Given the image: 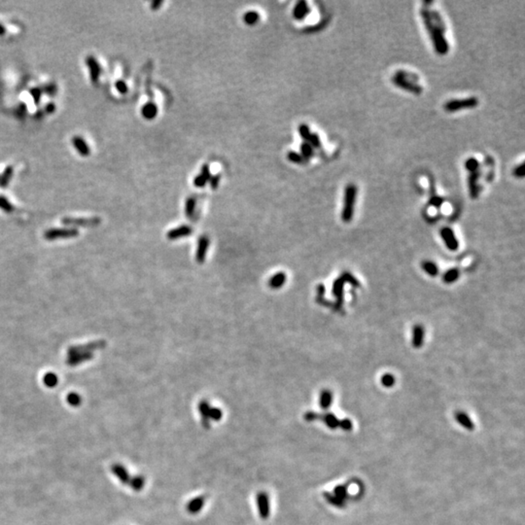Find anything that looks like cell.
Masks as SVG:
<instances>
[{"instance_id": "cell-1", "label": "cell", "mask_w": 525, "mask_h": 525, "mask_svg": "<svg viewBox=\"0 0 525 525\" xmlns=\"http://www.w3.org/2000/svg\"><path fill=\"white\" fill-rule=\"evenodd\" d=\"M420 16L433 42L436 53L440 56L446 55L449 51V45L444 36L445 24L441 15L435 10H429L427 7H423L420 10Z\"/></svg>"}, {"instance_id": "cell-2", "label": "cell", "mask_w": 525, "mask_h": 525, "mask_svg": "<svg viewBox=\"0 0 525 525\" xmlns=\"http://www.w3.org/2000/svg\"><path fill=\"white\" fill-rule=\"evenodd\" d=\"M358 195V188L354 184H348L344 189L343 205L341 210V220L344 223H349L353 219L356 200Z\"/></svg>"}, {"instance_id": "cell-3", "label": "cell", "mask_w": 525, "mask_h": 525, "mask_svg": "<svg viewBox=\"0 0 525 525\" xmlns=\"http://www.w3.org/2000/svg\"><path fill=\"white\" fill-rule=\"evenodd\" d=\"M417 80H418V77H416L415 75H413L411 73L402 71V70L396 72V74L392 78V82L397 87H399V88H401V89H403L405 91L411 92V93H413L415 95H420V93L422 92V88L420 87V85H418L416 83Z\"/></svg>"}, {"instance_id": "cell-4", "label": "cell", "mask_w": 525, "mask_h": 525, "mask_svg": "<svg viewBox=\"0 0 525 525\" xmlns=\"http://www.w3.org/2000/svg\"><path fill=\"white\" fill-rule=\"evenodd\" d=\"M479 105V100L476 97H470L461 100H452L443 105V109L448 113H454L465 109H472Z\"/></svg>"}, {"instance_id": "cell-5", "label": "cell", "mask_w": 525, "mask_h": 525, "mask_svg": "<svg viewBox=\"0 0 525 525\" xmlns=\"http://www.w3.org/2000/svg\"><path fill=\"white\" fill-rule=\"evenodd\" d=\"M441 237L446 246V248L450 251H456L459 248V241L455 235L454 231L449 227H443L440 231Z\"/></svg>"}, {"instance_id": "cell-6", "label": "cell", "mask_w": 525, "mask_h": 525, "mask_svg": "<svg viewBox=\"0 0 525 525\" xmlns=\"http://www.w3.org/2000/svg\"><path fill=\"white\" fill-rule=\"evenodd\" d=\"M63 224L66 226H75V227H97L101 224L102 220L99 217L94 218H64L63 219Z\"/></svg>"}, {"instance_id": "cell-7", "label": "cell", "mask_w": 525, "mask_h": 525, "mask_svg": "<svg viewBox=\"0 0 525 525\" xmlns=\"http://www.w3.org/2000/svg\"><path fill=\"white\" fill-rule=\"evenodd\" d=\"M78 235L76 229H52L45 232L44 236L48 240H55L58 238H69Z\"/></svg>"}, {"instance_id": "cell-8", "label": "cell", "mask_w": 525, "mask_h": 525, "mask_svg": "<svg viewBox=\"0 0 525 525\" xmlns=\"http://www.w3.org/2000/svg\"><path fill=\"white\" fill-rule=\"evenodd\" d=\"M257 508L259 516L263 520H267L271 514V502L269 495L262 491L257 494Z\"/></svg>"}, {"instance_id": "cell-9", "label": "cell", "mask_w": 525, "mask_h": 525, "mask_svg": "<svg viewBox=\"0 0 525 525\" xmlns=\"http://www.w3.org/2000/svg\"><path fill=\"white\" fill-rule=\"evenodd\" d=\"M344 281L338 277L336 278L333 283V295L336 298V302L334 304V309L336 311H339L343 305V288H344Z\"/></svg>"}, {"instance_id": "cell-10", "label": "cell", "mask_w": 525, "mask_h": 525, "mask_svg": "<svg viewBox=\"0 0 525 525\" xmlns=\"http://www.w3.org/2000/svg\"><path fill=\"white\" fill-rule=\"evenodd\" d=\"M106 345L105 341H95L88 343L87 345H78V346H72L68 349V355H74V354H81V353H89L94 350H97L99 348H103Z\"/></svg>"}, {"instance_id": "cell-11", "label": "cell", "mask_w": 525, "mask_h": 525, "mask_svg": "<svg viewBox=\"0 0 525 525\" xmlns=\"http://www.w3.org/2000/svg\"><path fill=\"white\" fill-rule=\"evenodd\" d=\"M86 63H87V66L89 67L92 83L93 84H98L99 81H100L101 73H102V68H101L100 63H98V61L93 56H89L86 59Z\"/></svg>"}, {"instance_id": "cell-12", "label": "cell", "mask_w": 525, "mask_h": 525, "mask_svg": "<svg viewBox=\"0 0 525 525\" xmlns=\"http://www.w3.org/2000/svg\"><path fill=\"white\" fill-rule=\"evenodd\" d=\"M210 238L206 235L204 236H201L200 239H199V242H198V249H197V253H196V259H197V262L199 263H204L206 258H207V254H208V250H209V247H210Z\"/></svg>"}, {"instance_id": "cell-13", "label": "cell", "mask_w": 525, "mask_h": 525, "mask_svg": "<svg viewBox=\"0 0 525 525\" xmlns=\"http://www.w3.org/2000/svg\"><path fill=\"white\" fill-rule=\"evenodd\" d=\"M192 232H193V229L191 227H189L187 225H183V226H180L178 228L170 230L168 232L167 236H168V239L174 240V239H177V238L188 236V235L192 234Z\"/></svg>"}, {"instance_id": "cell-14", "label": "cell", "mask_w": 525, "mask_h": 525, "mask_svg": "<svg viewBox=\"0 0 525 525\" xmlns=\"http://www.w3.org/2000/svg\"><path fill=\"white\" fill-rule=\"evenodd\" d=\"M425 339V329L422 325L417 324L414 326L413 329V336H412V344L415 348H420Z\"/></svg>"}, {"instance_id": "cell-15", "label": "cell", "mask_w": 525, "mask_h": 525, "mask_svg": "<svg viewBox=\"0 0 525 525\" xmlns=\"http://www.w3.org/2000/svg\"><path fill=\"white\" fill-rule=\"evenodd\" d=\"M112 473L115 475V477L123 483V484H128L130 481V476L126 469L121 465V464H114L111 467Z\"/></svg>"}, {"instance_id": "cell-16", "label": "cell", "mask_w": 525, "mask_h": 525, "mask_svg": "<svg viewBox=\"0 0 525 525\" xmlns=\"http://www.w3.org/2000/svg\"><path fill=\"white\" fill-rule=\"evenodd\" d=\"M211 178L210 174V168L209 165H204L201 170V173L197 175L194 179V185L197 188H204L208 182H210Z\"/></svg>"}, {"instance_id": "cell-17", "label": "cell", "mask_w": 525, "mask_h": 525, "mask_svg": "<svg viewBox=\"0 0 525 525\" xmlns=\"http://www.w3.org/2000/svg\"><path fill=\"white\" fill-rule=\"evenodd\" d=\"M479 177H480V171L472 172L469 175L468 186H469L470 197L472 199H477L479 197V194H480V187H479V184H478Z\"/></svg>"}, {"instance_id": "cell-18", "label": "cell", "mask_w": 525, "mask_h": 525, "mask_svg": "<svg viewBox=\"0 0 525 525\" xmlns=\"http://www.w3.org/2000/svg\"><path fill=\"white\" fill-rule=\"evenodd\" d=\"M72 145L82 157H88L91 154L90 147L88 146L84 138H82L81 136H74L72 138Z\"/></svg>"}, {"instance_id": "cell-19", "label": "cell", "mask_w": 525, "mask_h": 525, "mask_svg": "<svg viewBox=\"0 0 525 525\" xmlns=\"http://www.w3.org/2000/svg\"><path fill=\"white\" fill-rule=\"evenodd\" d=\"M311 12V9L306 1H299L293 10V17L298 20L302 21L304 20Z\"/></svg>"}, {"instance_id": "cell-20", "label": "cell", "mask_w": 525, "mask_h": 525, "mask_svg": "<svg viewBox=\"0 0 525 525\" xmlns=\"http://www.w3.org/2000/svg\"><path fill=\"white\" fill-rule=\"evenodd\" d=\"M94 357V354L92 352L89 353H81V354H74V355H68L67 364L70 367H76L80 365L81 363H84L86 361L92 360Z\"/></svg>"}, {"instance_id": "cell-21", "label": "cell", "mask_w": 525, "mask_h": 525, "mask_svg": "<svg viewBox=\"0 0 525 525\" xmlns=\"http://www.w3.org/2000/svg\"><path fill=\"white\" fill-rule=\"evenodd\" d=\"M206 503V497L205 496H199L191 500L187 505V511L191 515H196L202 511L204 508V505Z\"/></svg>"}, {"instance_id": "cell-22", "label": "cell", "mask_w": 525, "mask_h": 525, "mask_svg": "<svg viewBox=\"0 0 525 525\" xmlns=\"http://www.w3.org/2000/svg\"><path fill=\"white\" fill-rule=\"evenodd\" d=\"M286 279H287L286 273L279 272L270 278L268 284L272 289H279L286 283Z\"/></svg>"}, {"instance_id": "cell-23", "label": "cell", "mask_w": 525, "mask_h": 525, "mask_svg": "<svg viewBox=\"0 0 525 525\" xmlns=\"http://www.w3.org/2000/svg\"><path fill=\"white\" fill-rule=\"evenodd\" d=\"M210 403L206 400L202 401L200 404H199V412L201 414V417H202V423H203V426L206 428V429H210V420L209 418V413H210Z\"/></svg>"}, {"instance_id": "cell-24", "label": "cell", "mask_w": 525, "mask_h": 525, "mask_svg": "<svg viewBox=\"0 0 525 525\" xmlns=\"http://www.w3.org/2000/svg\"><path fill=\"white\" fill-rule=\"evenodd\" d=\"M332 403H333V392L328 389L322 390L320 393V397H319L320 408L322 410H328L332 406Z\"/></svg>"}, {"instance_id": "cell-25", "label": "cell", "mask_w": 525, "mask_h": 525, "mask_svg": "<svg viewBox=\"0 0 525 525\" xmlns=\"http://www.w3.org/2000/svg\"><path fill=\"white\" fill-rule=\"evenodd\" d=\"M421 269L431 277H436L439 274V267L433 261H430V260L422 261Z\"/></svg>"}, {"instance_id": "cell-26", "label": "cell", "mask_w": 525, "mask_h": 525, "mask_svg": "<svg viewBox=\"0 0 525 525\" xmlns=\"http://www.w3.org/2000/svg\"><path fill=\"white\" fill-rule=\"evenodd\" d=\"M141 114L146 120H153L158 114V107L153 103H148L143 105L141 109Z\"/></svg>"}, {"instance_id": "cell-27", "label": "cell", "mask_w": 525, "mask_h": 525, "mask_svg": "<svg viewBox=\"0 0 525 525\" xmlns=\"http://www.w3.org/2000/svg\"><path fill=\"white\" fill-rule=\"evenodd\" d=\"M455 419L461 426H463L467 430L473 431L475 429V424L473 423V421L471 420V419L468 417V415H466L465 413L457 412L456 415H455Z\"/></svg>"}, {"instance_id": "cell-28", "label": "cell", "mask_w": 525, "mask_h": 525, "mask_svg": "<svg viewBox=\"0 0 525 525\" xmlns=\"http://www.w3.org/2000/svg\"><path fill=\"white\" fill-rule=\"evenodd\" d=\"M460 276V271L459 269L457 268H452V269H449L447 270L443 274H442V281L445 283V284H451V283H454L458 280Z\"/></svg>"}, {"instance_id": "cell-29", "label": "cell", "mask_w": 525, "mask_h": 525, "mask_svg": "<svg viewBox=\"0 0 525 525\" xmlns=\"http://www.w3.org/2000/svg\"><path fill=\"white\" fill-rule=\"evenodd\" d=\"M319 419H321L330 429H336L339 426L340 420H337V418L333 414H325L323 416H320Z\"/></svg>"}, {"instance_id": "cell-30", "label": "cell", "mask_w": 525, "mask_h": 525, "mask_svg": "<svg viewBox=\"0 0 525 525\" xmlns=\"http://www.w3.org/2000/svg\"><path fill=\"white\" fill-rule=\"evenodd\" d=\"M13 174H14V168L9 166L7 167L2 175L0 176V188H6L8 186V184L10 183L12 177H13Z\"/></svg>"}, {"instance_id": "cell-31", "label": "cell", "mask_w": 525, "mask_h": 525, "mask_svg": "<svg viewBox=\"0 0 525 525\" xmlns=\"http://www.w3.org/2000/svg\"><path fill=\"white\" fill-rule=\"evenodd\" d=\"M128 484L134 491H140L145 485V479L142 476H135L130 478Z\"/></svg>"}, {"instance_id": "cell-32", "label": "cell", "mask_w": 525, "mask_h": 525, "mask_svg": "<svg viewBox=\"0 0 525 525\" xmlns=\"http://www.w3.org/2000/svg\"><path fill=\"white\" fill-rule=\"evenodd\" d=\"M260 20V15L256 11H248L243 15V21L248 25L256 24Z\"/></svg>"}, {"instance_id": "cell-33", "label": "cell", "mask_w": 525, "mask_h": 525, "mask_svg": "<svg viewBox=\"0 0 525 525\" xmlns=\"http://www.w3.org/2000/svg\"><path fill=\"white\" fill-rule=\"evenodd\" d=\"M339 277L344 281V283H348V284L354 286L355 288L360 287V285H361L359 280L349 272H343L342 274Z\"/></svg>"}, {"instance_id": "cell-34", "label": "cell", "mask_w": 525, "mask_h": 525, "mask_svg": "<svg viewBox=\"0 0 525 525\" xmlns=\"http://www.w3.org/2000/svg\"><path fill=\"white\" fill-rule=\"evenodd\" d=\"M301 156L306 161H309L314 156V148L310 143L303 142L301 144Z\"/></svg>"}, {"instance_id": "cell-35", "label": "cell", "mask_w": 525, "mask_h": 525, "mask_svg": "<svg viewBox=\"0 0 525 525\" xmlns=\"http://www.w3.org/2000/svg\"><path fill=\"white\" fill-rule=\"evenodd\" d=\"M196 205H197V201L195 198H189L186 202V205H185V213H186V216L191 219L193 216H194V213H195V210H196Z\"/></svg>"}, {"instance_id": "cell-36", "label": "cell", "mask_w": 525, "mask_h": 525, "mask_svg": "<svg viewBox=\"0 0 525 525\" xmlns=\"http://www.w3.org/2000/svg\"><path fill=\"white\" fill-rule=\"evenodd\" d=\"M43 382L48 387H54L58 384L59 378L54 373H47L43 378Z\"/></svg>"}, {"instance_id": "cell-37", "label": "cell", "mask_w": 525, "mask_h": 525, "mask_svg": "<svg viewBox=\"0 0 525 525\" xmlns=\"http://www.w3.org/2000/svg\"><path fill=\"white\" fill-rule=\"evenodd\" d=\"M465 168L470 173L476 172V171H479L480 163L476 158H469L465 163Z\"/></svg>"}, {"instance_id": "cell-38", "label": "cell", "mask_w": 525, "mask_h": 525, "mask_svg": "<svg viewBox=\"0 0 525 525\" xmlns=\"http://www.w3.org/2000/svg\"><path fill=\"white\" fill-rule=\"evenodd\" d=\"M380 382L382 384V386L386 387V388H391L392 386L395 385L396 383V378L393 375L391 374H385L381 377L380 378Z\"/></svg>"}, {"instance_id": "cell-39", "label": "cell", "mask_w": 525, "mask_h": 525, "mask_svg": "<svg viewBox=\"0 0 525 525\" xmlns=\"http://www.w3.org/2000/svg\"><path fill=\"white\" fill-rule=\"evenodd\" d=\"M299 133L301 135V137L305 140V142H309L310 139H311V136L313 134V132L311 131V128L309 127V126H307L306 124H302L299 126Z\"/></svg>"}, {"instance_id": "cell-40", "label": "cell", "mask_w": 525, "mask_h": 525, "mask_svg": "<svg viewBox=\"0 0 525 525\" xmlns=\"http://www.w3.org/2000/svg\"><path fill=\"white\" fill-rule=\"evenodd\" d=\"M66 400H67V403H68L71 407H79L80 404H81V402H82V399H81L80 395L77 394V393H74V392L69 393V394L67 395Z\"/></svg>"}, {"instance_id": "cell-41", "label": "cell", "mask_w": 525, "mask_h": 525, "mask_svg": "<svg viewBox=\"0 0 525 525\" xmlns=\"http://www.w3.org/2000/svg\"><path fill=\"white\" fill-rule=\"evenodd\" d=\"M0 210H3L6 213H12L15 211V208L5 197L0 196Z\"/></svg>"}, {"instance_id": "cell-42", "label": "cell", "mask_w": 525, "mask_h": 525, "mask_svg": "<svg viewBox=\"0 0 525 525\" xmlns=\"http://www.w3.org/2000/svg\"><path fill=\"white\" fill-rule=\"evenodd\" d=\"M287 158L290 162H293L295 164H303L306 162V160L301 156V154L294 151H290L287 155Z\"/></svg>"}, {"instance_id": "cell-43", "label": "cell", "mask_w": 525, "mask_h": 525, "mask_svg": "<svg viewBox=\"0 0 525 525\" xmlns=\"http://www.w3.org/2000/svg\"><path fill=\"white\" fill-rule=\"evenodd\" d=\"M209 418H210V420L220 421L221 419L223 418V412L218 408H210Z\"/></svg>"}, {"instance_id": "cell-44", "label": "cell", "mask_w": 525, "mask_h": 525, "mask_svg": "<svg viewBox=\"0 0 525 525\" xmlns=\"http://www.w3.org/2000/svg\"><path fill=\"white\" fill-rule=\"evenodd\" d=\"M324 294H325V287L324 285L320 284L318 285L317 287V303L320 304V305H323V306H326V300L324 298Z\"/></svg>"}, {"instance_id": "cell-45", "label": "cell", "mask_w": 525, "mask_h": 525, "mask_svg": "<svg viewBox=\"0 0 525 525\" xmlns=\"http://www.w3.org/2000/svg\"><path fill=\"white\" fill-rule=\"evenodd\" d=\"M30 95L34 101V104L36 105H39L42 97V90L39 88H34L30 91Z\"/></svg>"}, {"instance_id": "cell-46", "label": "cell", "mask_w": 525, "mask_h": 525, "mask_svg": "<svg viewBox=\"0 0 525 525\" xmlns=\"http://www.w3.org/2000/svg\"><path fill=\"white\" fill-rule=\"evenodd\" d=\"M115 87H116L117 91H118L120 94H122V95L126 94L127 91H128V88H127L126 83L125 81H123V80H119V81H117L116 84H115Z\"/></svg>"}, {"instance_id": "cell-47", "label": "cell", "mask_w": 525, "mask_h": 525, "mask_svg": "<svg viewBox=\"0 0 525 525\" xmlns=\"http://www.w3.org/2000/svg\"><path fill=\"white\" fill-rule=\"evenodd\" d=\"M525 163H522L521 165H519L518 167L515 168L514 171H513V174L515 177L517 178H524L525 177Z\"/></svg>"}, {"instance_id": "cell-48", "label": "cell", "mask_w": 525, "mask_h": 525, "mask_svg": "<svg viewBox=\"0 0 525 525\" xmlns=\"http://www.w3.org/2000/svg\"><path fill=\"white\" fill-rule=\"evenodd\" d=\"M308 143H310V144H311V145L313 146V148H316V149H319V148L321 147V141H320V137H319V135H318L317 133H313V134H312V136H311V139H310V141H309Z\"/></svg>"}, {"instance_id": "cell-49", "label": "cell", "mask_w": 525, "mask_h": 525, "mask_svg": "<svg viewBox=\"0 0 525 525\" xmlns=\"http://www.w3.org/2000/svg\"><path fill=\"white\" fill-rule=\"evenodd\" d=\"M339 427L344 431H350L352 429V422L348 419L340 420L339 421Z\"/></svg>"}, {"instance_id": "cell-50", "label": "cell", "mask_w": 525, "mask_h": 525, "mask_svg": "<svg viewBox=\"0 0 525 525\" xmlns=\"http://www.w3.org/2000/svg\"><path fill=\"white\" fill-rule=\"evenodd\" d=\"M44 91L47 95L49 96H52L54 97L56 94H57V87L55 84H50V85H47L45 88H44Z\"/></svg>"}, {"instance_id": "cell-51", "label": "cell", "mask_w": 525, "mask_h": 525, "mask_svg": "<svg viewBox=\"0 0 525 525\" xmlns=\"http://www.w3.org/2000/svg\"><path fill=\"white\" fill-rule=\"evenodd\" d=\"M219 182H220V175H214V176H211L210 178V183L211 188L213 190L217 189L218 185H219Z\"/></svg>"}, {"instance_id": "cell-52", "label": "cell", "mask_w": 525, "mask_h": 525, "mask_svg": "<svg viewBox=\"0 0 525 525\" xmlns=\"http://www.w3.org/2000/svg\"><path fill=\"white\" fill-rule=\"evenodd\" d=\"M319 417L320 416L317 415L315 412H308L305 415V420L307 421H315V420H318Z\"/></svg>"}, {"instance_id": "cell-53", "label": "cell", "mask_w": 525, "mask_h": 525, "mask_svg": "<svg viewBox=\"0 0 525 525\" xmlns=\"http://www.w3.org/2000/svg\"><path fill=\"white\" fill-rule=\"evenodd\" d=\"M441 204H442V201H441V199L439 198V197H434V198L431 200V205L434 206V207H436V208L441 207Z\"/></svg>"}, {"instance_id": "cell-54", "label": "cell", "mask_w": 525, "mask_h": 525, "mask_svg": "<svg viewBox=\"0 0 525 525\" xmlns=\"http://www.w3.org/2000/svg\"><path fill=\"white\" fill-rule=\"evenodd\" d=\"M163 3H164V2H163V1H160V0L153 1V2L151 3V9H152V10H158V9L162 6Z\"/></svg>"}, {"instance_id": "cell-55", "label": "cell", "mask_w": 525, "mask_h": 525, "mask_svg": "<svg viewBox=\"0 0 525 525\" xmlns=\"http://www.w3.org/2000/svg\"><path fill=\"white\" fill-rule=\"evenodd\" d=\"M26 113V108H25V105H21L18 108V115L21 116V117H23Z\"/></svg>"}, {"instance_id": "cell-56", "label": "cell", "mask_w": 525, "mask_h": 525, "mask_svg": "<svg viewBox=\"0 0 525 525\" xmlns=\"http://www.w3.org/2000/svg\"><path fill=\"white\" fill-rule=\"evenodd\" d=\"M55 111H56V105H54V104H49L46 106V112L48 114H52Z\"/></svg>"}, {"instance_id": "cell-57", "label": "cell", "mask_w": 525, "mask_h": 525, "mask_svg": "<svg viewBox=\"0 0 525 525\" xmlns=\"http://www.w3.org/2000/svg\"><path fill=\"white\" fill-rule=\"evenodd\" d=\"M6 33V28L0 23V36H3Z\"/></svg>"}]
</instances>
